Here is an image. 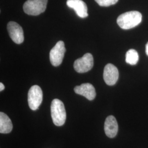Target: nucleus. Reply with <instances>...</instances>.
I'll use <instances>...</instances> for the list:
<instances>
[{
    "instance_id": "nucleus-2",
    "label": "nucleus",
    "mask_w": 148,
    "mask_h": 148,
    "mask_svg": "<svg viewBox=\"0 0 148 148\" xmlns=\"http://www.w3.org/2000/svg\"><path fill=\"white\" fill-rule=\"evenodd\" d=\"M51 112L54 124L57 126H63L66 118V113L63 103L58 99H53L51 106Z\"/></svg>"
},
{
    "instance_id": "nucleus-12",
    "label": "nucleus",
    "mask_w": 148,
    "mask_h": 148,
    "mask_svg": "<svg viewBox=\"0 0 148 148\" xmlns=\"http://www.w3.org/2000/svg\"><path fill=\"white\" fill-rule=\"evenodd\" d=\"M13 129V125L11 119L4 112H0V132L9 133Z\"/></svg>"
},
{
    "instance_id": "nucleus-11",
    "label": "nucleus",
    "mask_w": 148,
    "mask_h": 148,
    "mask_svg": "<svg viewBox=\"0 0 148 148\" xmlns=\"http://www.w3.org/2000/svg\"><path fill=\"white\" fill-rule=\"evenodd\" d=\"M104 131L106 136L109 138L115 137L118 132V124L115 117L109 116L106 117L104 123Z\"/></svg>"
},
{
    "instance_id": "nucleus-15",
    "label": "nucleus",
    "mask_w": 148,
    "mask_h": 148,
    "mask_svg": "<svg viewBox=\"0 0 148 148\" xmlns=\"http://www.w3.org/2000/svg\"><path fill=\"white\" fill-rule=\"evenodd\" d=\"M5 88V87L4 85L2 82H1L0 83V91H2L3 90H4Z\"/></svg>"
},
{
    "instance_id": "nucleus-5",
    "label": "nucleus",
    "mask_w": 148,
    "mask_h": 148,
    "mask_svg": "<svg viewBox=\"0 0 148 148\" xmlns=\"http://www.w3.org/2000/svg\"><path fill=\"white\" fill-rule=\"evenodd\" d=\"M65 51L66 49L63 41H59L56 43L49 53L50 62L52 65L58 66L62 64Z\"/></svg>"
},
{
    "instance_id": "nucleus-10",
    "label": "nucleus",
    "mask_w": 148,
    "mask_h": 148,
    "mask_svg": "<svg viewBox=\"0 0 148 148\" xmlns=\"http://www.w3.org/2000/svg\"><path fill=\"white\" fill-rule=\"evenodd\" d=\"M66 5L75 11L77 15L82 18L87 17V7L82 0H67Z\"/></svg>"
},
{
    "instance_id": "nucleus-8",
    "label": "nucleus",
    "mask_w": 148,
    "mask_h": 148,
    "mask_svg": "<svg viewBox=\"0 0 148 148\" xmlns=\"http://www.w3.org/2000/svg\"><path fill=\"white\" fill-rule=\"evenodd\" d=\"M119 71L116 67L112 64H108L104 69L103 78L109 86H113L116 83L119 79Z\"/></svg>"
},
{
    "instance_id": "nucleus-4",
    "label": "nucleus",
    "mask_w": 148,
    "mask_h": 148,
    "mask_svg": "<svg viewBox=\"0 0 148 148\" xmlns=\"http://www.w3.org/2000/svg\"><path fill=\"white\" fill-rule=\"evenodd\" d=\"M42 90L37 85L32 86L28 92L27 101L30 108L32 110H36L42 103Z\"/></svg>"
},
{
    "instance_id": "nucleus-6",
    "label": "nucleus",
    "mask_w": 148,
    "mask_h": 148,
    "mask_svg": "<svg viewBox=\"0 0 148 148\" xmlns=\"http://www.w3.org/2000/svg\"><path fill=\"white\" fill-rule=\"evenodd\" d=\"M93 57L90 53H86L80 58L76 59L74 64V68L79 73H86L93 66Z\"/></svg>"
},
{
    "instance_id": "nucleus-14",
    "label": "nucleus",
    "mask_w": 148,
    "mask_h": 148,
    "mask_svg": "<svg viewBox=\"0 0 148 148\" xmlns=\"http://www.w3.org/2000/svg\"><path fill=\"white\" fill-rule=\"evenodd\" d=\"M119 0H95V2L101 7H108L116 4Z\"/></svg>"
},
{
    "instance_id": "nucleus-7",
    "label": "nucleus",
    "mask_w": 148,
    "mask_h": 148,
    "mask_svg": "<svg viewBox=\"0 0 148 148\" xmlns=\"http://www.w3.org/2000/svg\"><path fill=\"white\" fill-rule=\"evenodd\" d=\"M7 30L10 36L14 42L21 44L24 41V32L21 26L14 21H10L8 23Z\"/></svg>"
},
{
    "instance_id": "nucleus-16",
    "label": "nucleus",
    "mask_w": 148,
    "mask_h": 148,
    "mask_svg": "<svg viewBox=\"0 0 148 148\" xmlns=\"http://www.w3.org/2000/svg\"><path fill=\"white\" fill-rule=\"evenodd\" d=\"M145 52L148 56V42L146 44V46H145Z\"/></svg>"
},
{
    "instance_id": "nucleus-9",
    "label": "nucleus",
    "mask_w": 148,
    "mask_h": 148,
    "mask_svg": "<svg viewBox=\"0 0 148 148\" xmlns=\"http://www.w3.org/2000/svg\"><path fill=\"white\" fill-rule=\"evenodd\" d=\"M74 91L76 94L85 97L89 101L93 100L96 96L95 88L90 83L83 84L80 86H76L74 88Z\"/></svg>"
},
{
    "instance_id": "nucleus-1",
    "label": "nucleus",
    "mask_w": 148,
    "mask_h": 148,
    "mask_svg": "<svg viewBox=\"0 0 148 148\" xmlns=\"http://www.w3.org/2000/svg\"><path fill=\"white\" fill-rule=\"evenodd\" d=\"M142 19V14L138 11H130L123 13L117 18V23L122 29L127 30L139 25Z\"/></svg>"
},
{
    "instance_id": "nucleus-13",
    "label": "nucleus",
    "mask_w": 148,
    "mask_h": 148,
    "mask_svg": "<svg viewBox=\"0 0 148 148\" xmlns=\"http://www.w3.org/2000/svg\"><path fill=\"white\" fill-rule=\"evenodd\" d=\"M139 60V55L137 52L133 49L128 50L126 55V62L130 65H136Z\"/></svg>"
},
{
    "instance_id": "nucleus-3",
    "label": "nucleus",
    "mask_w": 148,
    "mask_h": 148,
    "mask_svg": "<svg viewBox=\"0 0 148 148\" xmlns=\"http://www.w3.org/2000/svg\"><path fill=\"white\" fill-rule=\"evenodd\" d=\"M47 2L48 0H27L23 5V10L28 15L38 16L45 11Z\"/></svg>"
}]
</instances>
